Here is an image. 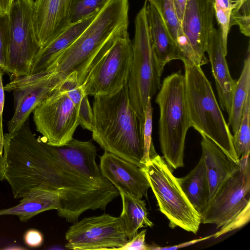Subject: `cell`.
I'll list each match as a JSON object with an SVG mask.
<instances>
[{
    "label": "cell",
    "instance_id": "6da1fadb",
    "mask_svg": "<svg viewBox=\"0 0 250 250\" xmlns=\"http://www.w3.org/2000/svg\"><path fill=\"white\" fill-rule=\"evenodd\" d=\"M0 180L8 183L15 199L37 189L58 192L62 209L80 201L88 183L54 146L36 138L28 119L17 131L4 133L0 142Z\"/></svg>",
    "mask_w": 250,
    "mask_h": 250
},
{
    "label": "cell",
    "instance_id": "7a4b0ae2",
    "mask_svg": "<svg viewBox=\"0 0 250 250\" xmlns=\"http://www.w3.org/2000/svg\"><path fill=\"white\" fill-rule=\"evenodd\" d=\"M92 138L104 151L143 167L145 119L131 104L127 85L108 95L94 96Z\"/></svg>",
    "mask_w": 250,
    "mask_h": 250
},
{
    "label": "cell",
    "instance_id": "3957f363",
    "mask_svg": "<svg viewBox=\"0 0 250 250\" xmlns=\"http://www.w3.org/2000/svg\"><path fill=\"white\" fill-rule=\"evenodd\" d=\"M128 0H110L75 41L44 71L54 73L61 82L76 73L83 83L88 68L96 55L110 41L128 32Z\"/></svg>",
    "mask_w": 250,
    "mask_h": 250
},
{
    "label": "cell",
    "instance_id": "277c9868",
    "mask_svg": "<svg viewBox=\"0 0 250 250\" xmlns=\"http://www.w3.org/2000/svg\"><path fill=\"white\" fill-rule=\"evenodd\" d=\"M186 98L191 127L216 144L230 160L239 164L232 134L200 66L184 63Z\"/></svg>",
    "mask_w": 250,
    "mask_h": 250
},
{
    "label": "cell",
    "instance_id": "5b68a950",
    "mask_svg": "<svg viewBox=\"0 0 250 250\" xmlns=\"http://www.w3.org/2000/svg\"><path fill=\"white\" fill-rule=\"evenodd\" d=\"M155 102L159 108V139L163 158L171 168L183 167L186 137L191 126L181 70L164 79Z\"/></svg>",
    "mask_w": 250,
    "mask_h": 250
},
{
    "label": "cell",
    "instance_id": "8992f818",
    "mask_svg": "<svg viewBox=\"0 0 250 250\" xmlns=\"http://www.w3.org/2000/svg\"><path fill=\"white\" fill-rule=\"evenodd\" d=\"M147 3L146 0L135 20L132 61L127 84L131 104L143 119L148 100L161 87L163 71L150 39L146 14Z\"/></svg>",
    "mask_w": 250,
    "mask_h": 250
},
{
    "label": "cell",
    "instance_id": "52a82bcc",
    "mask_svg": "<svg viewBox=\"0 0 250 250\" xmlns=\"http://www.w3.org/2000/svg\"><path fill=\"white\" fill-rule=\"evenodd\" d=\"M142 169L157 201L159 210L169 220V227H178L196 234L201 223V216L163 158L153 150L150 161Z\"/></svg>",
    "mask_w": 250,
    "mask_h": 250
},
{
    "label": "cell",
    "instance_id": "ba28073f",
    "mask_svg": "<svg viewBox=\"0 0 250 250\" xmlns=\"http://www.w3.org/2000/svg\"><path fill=\"white\" fill-rule=\"evenodd\" d=\"M128 33L108 42L90 63L82 85L87 96L108 95L127 84L132 61Z\"/></svg>",
    "mask_w": 250,
    "mask_h": 250
},
{
    "label": "cell",
    "instance_id": "9c48e42d",
    "mask_svg": "<svg viewBox=\"0 0 250 250\" xmlns=\"http://www.w3.org/2000/svg\"><path fill=\"white\" fill-rule=\"evenodd\" d=\"M34 0H13L8 13L9 42L4 73L11 80L28 76L41 49L33 25Z\"/></svg>",
    "mask_w": 250,
    "mask_h": 250
},
{
    "label": "cell",
    "instance_id": "30bf717a",
    "mask_svg": "<svg viewBox=\"0 0 250 250\" xmlns=\"http://www.w3.org/2000/svg\"><path fill=\"white\" fill-rule=\"evenodd\" d=\"M33 121L43 142L62 146L73 138L79 125L78 111L65 92L57 89L34 109Z\"/></svg>",
    "mask_w": 250,
    "mask_h": 250
},
{
    "label": "cell",
    "instance_id": "8fae6325",
    "mask_svg": "<svg viewBox=\"0 0 250 250\" xmlns=\"http://www.w3.org/2000/svg\"><path fill=\"white\" fill-rule=\"evenodd\" d=\"M67 250H119L129 241L123 221L108 214L85 217L66 232Z\"/></svg>",
    "mask_w": 250,
    "mask_h": 250
},
{
    "label": "cell",
    "instance_id": "7c38bea8",
    "mask_svg": "<svg viewBox=\"0 0 250 250\" xmlns=\"http://www.w3.org/2000/svg\"><path fill=\"white\" fill-rule=\"evenodd\" d=\"M250 154L239 159V167L227 180L201 215V223L227 224L250 202Z\"/></svg>",
    "mask_w": 250,
    "mask_h": 250
},
{
    "label": "cell",
    "instance_id": "4fadbf2b",
    "mask_svg": "<svg viewBox=\"0 0 250 250\" xmlns=\"http://www.w3.org/2000/svg\"><path fill=\"white\" fill-rule=\"evenodd\" d=\"M61 82L54 73L46 71L11 80L4 90L13 92L14 112L7 123L8 132L18 130L36 107L52 92Z\"/></svg>",
    "mask_w": 250,
    "mask_h": 250
},
{
    "label": "cell",
    "instance_id": "5bb4252c",
    "mask_svg": "<svg viewBox=\"0 0 250 250\" xmlns=\"http://www.w3.org/2000/svg\"><path fill=\"white\" fill-rule=\"evenodd\" d=\"M215 17L214 0H188L181 26L202 65L208 62L205 53Z\"/></svg>",
    "mask_w": 250,
    "mask_h": 250
},
{
    "label": "cell",
    "instance_id": "9a60e30c",
    "mask_svg": "<svg viewBox=\"0 0 250 250\" xmlns=\"http://www.w3.org/2000/svg\"><path fill=\"white\" fill-rule=\"evenodd\" d=\"M100 158L103 175L119 193L139 199L147 197L150 185L142 168L105 151Z\"/></svg>",
    "mask_w": 250,
    "mask_h": 250
},
{
    "label": "cell",
    "instance_id": "2e32d148",
    "mask_svg": "<svg viewBox=\"0 0 250 250\" xmlns=\"http://www.w3.org/2000/svg\"><path fill=\"white\" fill-rule=\"evenodd\" d=\"M70 0H35L33 25L41 49L56 38L69 25Z\"/></svg>",
    "mask_w": 250,
    "mask_h": 250
},
{
    "label": "cell",
    "instance_id": "e0dca14e",
    "mask_svg": "<svg viewBox=\"0 0 250 250\" xmlns=\"http://www.w3.org/2000/svg\"><path fill=\"white\" fill-rule=\"evenodd\" d=\"M206 52L211 64L220 106L229 114L236 81L232 79L229 71L220 29H212L208 38Z\"/></svg>",
    "mask_w": 250,
    "mask_h": 250
},
{
    "label": "cell",
    "instance_id": "ac0fdd59",
    "mask_svg": "<svg viewBox=\"0 0 250 250\" xmlns=\"http://www.w3.org/2000/svg\"><path fill=\"white\" fill-rule=\"evenodd\" d=\"M60 156L74 169L99 184L113 186L103 175L96 162L97 149L91 141L72 138L65 145L54 146Z\"/></svg>",
    "mask_w": 250,
    "mask_h": 250
},
{
    "label": "cell",
    "instance_id": "d6986e66",
    "mask_svg": "<svg viewBox=\"0 0 250 250\" xmlns=\"http://www.w3.org/2000/svg\"><path fill=\"white\" fill-rule=\"evenodd\" d=\"M202 157L209 185L208 203L227 180L238 169L239 164L229 160L212 141L201 135Z\"/></svg>",
    "mask_w": 250,
    "mask_h": 250
},
{
    "label": "cell",
    "instance_id": "ffe728a7",
    "mask_svg": "<svg viewBox=\"0 0 250 250\" xmlns=\"http://www.w3.org/2000/svg\"><path fill=\"white\" fill-rule=\"evenodd\" d=\"M147 3L146 18L151 41L161 68L174 60L182 61L180 51L171 36L161 15L150 2Z\"/></svg>",
    "mask_w": 250,
    "mask_h": 250
},
{
    "label": "cell",
    "instance_id": "44dd1931",
    "mask_svg": "<svg viewBox=\"0 0 250 250\" xmlns=\"http://www.w3.org/2000/svg\"><path fill=\"white\" fill-rule=\"evenodd\" d=\"M97 15L79 22L69 24L56 38L41 48L33 61L29 75L45 70L62 52L75 42Z\"/></svg>",
    "mask_w": 250,
    "mask_h": 250
},
{
    "label": "cell",
    "instance_id": "7402d4cb",
    "mask_svg": "<svg viewBox=\"0 0 250 250\" xmlns=\"http://www.w3.org/2000/svg\"><path fill=\"white\" fill-rule=\"evenodd\" d=\"M16 206L0 209V216H17L20 221L26 222L38 214L51 209L58 211L60 207L59 192L45 189H35L21 198Z\"/></svg>",
    "mask_w": 250,
    "mask_h": 250
},
{
    "label": "cell",
    "instance_id": "603a6c76",
    "mask_svg": "<svg viewBox=\"0 0 250 250\" xmlns=\"http://www.w3.org/2000/svg\"><path fill=\"white\" fill-rule=\"evenodd\" d=\"M146 0L152 3L161 15L180 51L183 63L188 62L200 65V61L183 31L181 22L176 14L174 0Z\"/></svg>",
    "mask_w": 250,
    "mask_h": 250
},
{
    "label": "cell",
    "instance_id": "cb8c5ba5",
    "mask_svg": "<svg viewBox=\"0 0 250 250\" xmlns=\"http://www.w3.org/2000/svg\"><path fill=\"white\" fill-rule=\"evenodd\" d=\"M177 180L188 200L201 216L207 206L209 191L202 157L188 174L177 178Z\"/></svg>",
    "mask_w": 250,
    "mask_h": 250
},
{
    "label": "cell",
    "instance_id": "d4e9b609",
    "mask_svg": "<svg viewBox=\"0 0 250 250\" xmlns=\"http://www.w3.org/2000/svg\"><path fill=\"white\" fill-rule=\"evenodd\" d=\"M122 201V218L128 240L132 239L139 229L152 227L153 223L148 218L145 200L137 199L120 192Z\"/></svg>",
    "mask_w": 250,
    "mask_h": 250
},
{
    "label": "cell",
    "instance_id": "484cf974",
    "mask_svg": "<svg viewBox=\"0 0 250 250\" xmlns=\"http://www.w3.org/2000/svg\"><path fill=\"white\" fill-rule=\"evenodd\" d=\"M249 44L246 57L240 77L236 81L233 94L231 108L229 115L228 125L233 133L238 130L247 96L250 93V53Z\"/></svg>",
    "mask_w": 250,
    "mask_h": 250
},
{
    "label": "cell",
    "instance_id": "4316f807",
    "mask_svg": "<svg viewBox=\"0 0 250 250\" xmlns=\"http://www.w3.org/2000/svg\"><path fill=\"white\" fill-rule=\"evenodd\" d=\"M250 93L245 101L241 121L237 131L232 135V143L239 159L250 152Z\"/></svg>",
    "mask_w": 250,
    "mask_h": 250
},
{
    "label": "cell",
    "instance_id": "83f0119b",
    "mask_svg": "<svg viewBox=\"0 0 250 250\" xmlns=\"http://www.w3.org/2000/svg\"><path fill=\"white\" fill-rule=\"evenodd\" d=\"M110 0H70L69 23L74 24L98 14Z\"/></svg>",
    "mask_w": 250,
    "mask_h": 250
},
{
    "label": "cell",
    "instance_id": "f1b7e54d",
    "mask_svg": "<svg viewBox=\"0 0 250 250\" xmlns=\"http://www.w3.org/2000/svg\"><path fill=\"white\" fill-rule=\"evenodd\" d=\"M239 26L241 32L247 37L250 35V0H237L231 13L230 27Z\"/></svg>",
    "mask_w": 250,
    "mask_h": 250
},
{
    "label": "cell",
    "instance_id": "f546056e",
    "mask_svg": "<svg viewBox=\"0 0 250 250\" xmlns=\"http://www.w3.org/2000/svg\"><path fill=\"white\" fill-rule=\"evenodd\" d=\"M151 99L147 102L145 111V120L143 131V156L141 163L143 167L150 161V154L154 149L152 143V114L153 108L151 105Z\"/></svg>",
    "mask_w": 250,
    "mask_h": 250
},
{
    "label": "cell",
    "instance_id": "4dcf8cb0",
    "mask_svg": "<svg viewBox=\"0 0 250 250\" xmlns=\"http://www.w3.org/2000/svg\"><path fill=\"white\" fill-rule=\"evenodd\" d=\"M215 16L220 26L223 46L225 54H227L228 36L230 27L231 8L221 6L214 3Z\"/></svg>",
    "mask_w": 250,
    "mask_h": 250
},
{
    "label": "cell",
    "instance_id": "1f68e13d",
    "mask_svg": "<svg viewBox=\"0 0 250 250\" xmlns=\"http://www.w3.org/2000/svg\"><path fill=\"white\" fill-rule=\"evenodd\" d=\"M250 220V202L227 224L220 228L219 231L213 234V237L217 238L225 234L239 229L246 225Z\"/></svg>",
    "mask_w": 250,
    "mask_h": 250
},
{
    "label": "cell",
    "instance_id": "d6a6232c",
    "mask_svg": "<svg viewBox=\"0 0 250 250\" xmlns=\"http://www.w3.org/2000/svg\"><path fill=\"white\" fill-rule=\"evenodd\" d=\"M9 42V16L8 14L3 13L0 15V69L3 72L6 62Z\"/></svg>",
    "mask_w": 250,
    "mask_h": 250
},
{
    "label": "cell",
    "instance_id": "836d02e7",
    "mask_svg": "<svg viewBox=\"0 0 250 250\" xmlns=\"http://www.w3.org/2000/svg\"><path fill=\"white\" fill-rule=\"evenodd\" d=\"M78 120L79 125L83 129L92 131L94 128V115L87 95L83 97L80 103L78 109Z\"/></svg>",
    "mask_w": 250,
    "mask_h": 250
},
{
    "label": "cell",
    "instance_id": "e575fe53",
    "mask_svg": "<svg viewBox=\"0 0 250 250\" xmlns=\"http://www.w3.org/2000/svg\"><path fill=\"white\" fill-rule=\"evenodd\" d=\"M146 233V229H143L140 232L137 233L132 239L129 240L124 246L119 250H148V245L145 242Z\"/></svg>",
    "mask_w": 250,
    "mask_h": 250
},
{
    "label": "cell",
    "instance_id": "d590c367",
    "mask_svg": "<svg viewBox=\"0 0 250 250\" xmlns=\"http://www.w3.org/2000/svg\"><path fill=\"white\" fill-rule=\"evenodd\" d=\"M25 244L31 248L41 247L43 242L42 234L38 230L30 229L27 230L23 236Z\"/></svg>",
    "mask_w": 250,
    "mask_h": 250
},
{
    "label": "cell",
    "instance_id": "8d00e7d4",
    "mask_svg": "<svg viewBox=\"0 0 250 250\" xmlns=\"http://www.w3.org/2000/svg\"><path fill=\"white\" fill-rule=\"evenodd\" d=\"M213 237V234L210 235L208 236H207L204 237L199 238L198 239H193L192 240H190L187 242H183L180 243L178 245L171 246H167V247H160L158 246H154V245H148V250H177L182 248L186 247L199 242H202L203 241H205L206 240L209 239Z\"/></svg>",
    "mask_w": 250,
    "mask_h": 250
},
{
    "label": "cell",
    "instance_id": "74e56055",
    "mask_svg": "<svg viewBox=\"0 0 250 250\" xmlns=\"http://www.w3.org/2000/svg\"><path fill=\"white\" fill-rule=\"evenodd\" d=\"M65 93L78 111L82 99L83 97L86 95L84 93L83 85H80Z\"/></svg>",
    "mask_w": 250,
    "mask_h": 250
},
{
    "label": "cell",
    "instance_id": "f35d334b",
    "mask_svg": "<svg viewBox=\"0 0 250 250\" xmlns=\"http://www.w3.org/2000/svg\"><path fill=\"white\" fill-rule=\"evenodd\" d=\"M3 74V72L0 69V142L3 140L4 136L2 124V116L4 105V90L2 82Z\"/></svg>",
    "mask_w": 250,
    "mask_h": 250
},
{
    "label": "cell",
    "instance_id": "ab89813d",
    "mask_svg": "<svg viewBox=\"0 0 250 250\" xmlns=\"http://www.w3.org/2000/svg\"><path fill=\"white\" fill-rule=\"evenodd\" d=\"M188 0H174L176 12L179 20L182 21Z\"/></svg>",
    "mask_w": 250,
    "mask_h": 250
},
{
    "label": "cell",
    "instance_id": "60d3db41",
    "mask_svg": "<svg viewBox=\"0 0 250 250\" xmlns=\"http://www.w3.org/2000/svg\"><path fill=\"white\" fill-rule=\"evenodd\" d=\"M13 0H0V8L4 13L8 14Z\"/></svg>",
    "mask_w": 250,
    "mask_h": 250
},
{
    "label": "cell",
    "instance_id": "b9f144b4",
    "mask_svg": "<svg viewBox=\"0 0 250 250\" xmlns=\"http://www.w3.org/2000/svg\"><path fill=\"white\" fill-rule=\"evenodd\" d=\"M3 13H3V12H2V11L1 10V9H0V14H3Z\"/></svg>",
    "mask_w": 250,
    "mask_h": 250
},
{
    "label": "cell",
    "instance_id": "7bdbcfd3",
    "mask_svg": "<svg viewBox=\"0 0 250 250\" xmlns=\"http://www.w3.org/2000/svg\"><path fill=\"white\" fill-rule=\"evenodd\" d=\"M232 0L236 2L237 0Z\"/></svg>",
    "mask_w": 250,
    "mask_h": 250
},
{
    "label": "cell",
    "instance_id": "ee69618b",
    "mask_svg": "<svg viewBox=\"0 0 250 250\" xmlns=\"http://www.w3.org/2000/svg\"></svg>",
    "mask_w": 250,
    "mask_h": 250
}]
</instances>
